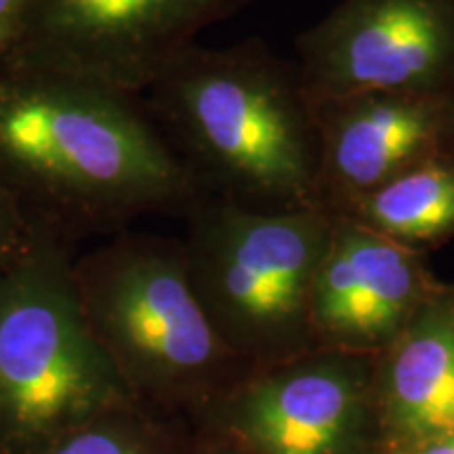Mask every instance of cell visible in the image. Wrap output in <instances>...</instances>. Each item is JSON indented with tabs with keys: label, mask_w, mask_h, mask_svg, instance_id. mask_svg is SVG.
<instances>
[{
	"label": "cell",
	"mask_w": 454,
	"mask_h": 454,
	"mask_svg": "<svg viewBox=\"0 0 454 454\" xmlns=\"http://www.w3.org/2000/svg\"><path fill=\"white\" fill-rule=\"evenodd\" d=\"M26 3L27 0H0V66L7 59L17 32H20Z\"/></svg>",
	"instance_id": "cell-15"
},
{
	"label": "cell",
	"mask_w": 454,
	"mask_h": 454,
	"mask_svg": "<svg viewBox=\"0 0 454 454\" xmlns=\"http://www.w3.org/2000/svg\"><path fill=\"white\" fill-rule=\"evenodd\" d=\"M395 454H454V427Z\"/></svg>",
	"instance_id": "cell-16"
},
{
	"label": "cell",
	"mask_w": 454,
	"mask_h": 454,
	"mask_svg": "<svg viewBox=\"0 0 454 454\" xmlns=\"http://www.w3.org/2000/svg\"><path fill=\"white\" fill-rule=\"evenodd\" d=\"M0 454H7V452H4V448H3V446H0Z\"/></svg>",
	"instance_id": "cell-18"
},
{
	"label": "cell",
	"mask_w": 454,
	"mask_h": 454,
	"mask_svg": "<svg viewBox=\"0 0 454 454\" xmlns=\"http://www.w3.org/2000/svg\"><path fill=\"white\" fill-rule=\"evenodd\" d=\"M190 454H242V452L236 450V448H231V446L217 444V442L200 440V444H198L196 450Z\"/></svg>",
	"instance_id": "cell-17"
},
{
	"label": "cell",
	"mask_w": 454,
	"mask_h": 454,
	"mask_svg": "<svg viewBox=\"0 0 454 454\" xmlns=\"http://www.w3.org/2000/svg\"><path fill=\"white\" fill-rule=\"evenodd\" d=\"M30 219L0 181V271H4L24 248Z\"/></svg>",
	"instance_id": "cell-14"
},
{
	"label": "cell",
	"mask_w": 454,
	"mask_h": 454,
	"mask_svg": "<svg viewBox=\"0 0 454 454\" xmlns=\"http://www.w3.org/2000/svg\"><path fill=\"white\" fill-rule=\"evenodd\" d=\"M337 213H257L204 196L185 215L190 282L227 349L257 368L316 349L311 291Z\"/></svg>",
	"instance_id": "cell-5"
},
{
	"label": "cell",
	"mask_w": 454,
	"mask_h": 454,
	"mask_svg": "<svg viewBox=\"0 0 454 454\" xmlns=\"http://www.w3.org/2000/svg\"><path fill=\"white\" fill-rule=\"evenodd\" d=\"M0 181L74 244L204 198L141 95L21 70H0Z\"/></svg>",
	"instance_id": "cell-1"
},
{
	"label": "cell",
	"mask_w": 454,
	"mask_h": 454,
	"mask_svg": "<svg viewBox=\"0 0 454 454\" xmlns=\"http://www.w3.org/2000/svg\"><path fill=\"white\" fill-rule=\"evenodd\" d=\"M145 95L204 196L257 213L326 207L316 104L297 64L270 44H192Z\"/></svg>",
	"instance_id": "cell-2"
},
{
	"label": "cell",
	"mask_w": 454,
	"mask_h": 454,
	"mask_svg": "<svg viewBox=\"0 0 454 454\" xmlns=\"http://www.w3.org/2000/svg\"><path fill=\"white\" fill-rule=\"evenodd\" d=\"M44 454H181V450L167 419L145 408H129L72 431Z\"/></svg>",
	"instance_id": "cell-13"
},
{
	"label": "cell",
	"mask_w": 454,
	"mask_h": 454,
	"mask_svg": "<svg viewBox=\"0 0 454 454\" xmlns=\"http://www.w3.org/2000/svg\"><path fill=\"white\" fill-rule=\"evenodd\" d=\"M334 213L414 251L442 248L454 240V156L408 170Z\"/></svg>",
	"instance_id": "cell-12"
},
{
	"label": "cell",
	"mask_w": 454,
	"mask_h": 454,
	"mask_svg": "<svg viewBox=\"0 0 454 454\" xmlns=\"http://www.w3.org/2000/svg\"><path fill=\"white\" fill-rule=\"evenodd\" d=\"M194 421L242 454H385L374 356L314 349L251 368Z\"/></svg>",
	"instance_id": "cell-6"
},
{
	"label": "cell",
	"mask_w": 454,
	"mask_h": 454,
	"mask_svg": "<svg viewBox=\"0 0 454 454\" xmlns=\"http://www.w3.org/2000/svg\"><path fill=\"white\" fill-rule=\"evenodd\" d=\"M440 284L431 274L427 253L337 215L311 291L316 349L379 356Z\"/></svg>",
	"instance_id": "cell-9"
},
{
	"label": "cell",
	"mask_w": 454,
	"mask_h": 454,
	"mask_svg": "<svg viewBox=\"0 0 454 454\" xmlns=\"http://www.w3.org/2000/svg\"><path fill=\"white\" fill-rule=\"evenodd\" d=\"M74 242L30 219L26 244L0 271V446L44 454L106 414L141 408L84 317Z\"/></svg>",
	"instance_id": "cell-4"
},
{
	"label": "cell",
	"mask_w": 454,
	"mask_h": 454,
	"mask_svg": "<svg viewBox=\"0 0 454 454\" xmlns=\"http://www.w3.org/2000/svg\"><path fill=\"white\" fill-rule=\"evenodd\" d=\"M90 333L141 408L196 419L251 366L204 314L184 240L122 231L74 261Z\"/></svg>",
	"instance_id": "cell-3"
},
{
	"label": "cell",
	"mask_w": 454,
	"mask_h": 454,
	"mask_svg": "<svg viewBox=\"0 0 454 454\" xmlns=\"http://www.w3.org/2000/svg\"><path fill=\"white\" fill-rule=\"evenodd\" d=\"M253 0H27L0 70L145 95L204 27Z\"/></svg>",
	"instance_id": "cell-7"
},
{
	"label": "cell",
	"mask_w": 454,
	"mask_h": 454,
	"mask_svg": "<svg viewBox=\"0 0 454 454\" xmlns=\"http://www.w3.org/2000/svg\"><path fill=\"white\" fill-rule=\"evenodd\" d=\"M314 104L454 89V0H340L294 41Z\"/></svg>",
	"instance_id": "cell-8"
},
{
	"label": "cell",
	"mask_w": 454,
	"mask_h": 454,
	"mask_svg": "<svg viewBox=\"0 0 454 454\" xmlns=\"http://www.w3.org/2000/svg\"><path fill=\"white\" fill-rule=\"evenodd\" d=\"M385 454L454 427V282H442L400 337L374 356Z\"/></svg>",
	"instance_id": "cell-11"
},
{
	"label": "cell",
	"mask_w": 454,
	"mask_h": 454,
	"mask_svg": "<svg viewBox=\"0 0 454 454\" xmlns=\"http://www.w3.org/2000/svg\"><path fill=\"white\" fill-rule=\"evenodd\" d=\"M322 198L337 211L423 164L454 156V89L374 90L316 106Z\"/></svg>",
	"instance_id": "cell-10"
}]
</instances>
